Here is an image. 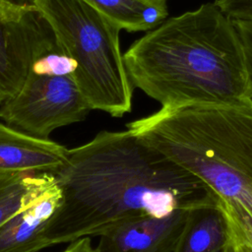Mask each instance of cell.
<instances>
[{"label":"cell","instance_id":"obj_1","mask_svg":"<svg viewBox=\"0 0 252 252\" xmlns=\"http://www.w3.org/2000/svg\"><path fill=\"white\" fill-rule=\"evenodd\" d=\"M53 175L61 201L44 229L50 245L99 236L125 219L163 217L218 197L128 129L101 131L68 150L64 165Z\"/></svg>","mask_w":252,"mask_h":252},{"label":"cell","instance_id":"obj_2","mask_svg":"<svg viewBox=\"0 0 252 252\" xmlns=\"http://www.w3.org/2000/svg\"><path fill=\"white\" fill-rule=\"evenodd\" d=\"M123 59L133 87L161 106L252 102L239 41L215 2L163 21Z\"/></svg>","mask_w":252,"mask_h":252},{"label":"cell","instance_id":"obj_3","mask_svg":"<svg viewBox=\"0 0 252 252\" xmlns=\"http://www.w3.org/2000/svg\"><path fill=\"white\" fill-rule=\"evenodd\" d=\"M126 128L220 198L252 213V102L161 106Z\"/></svg>","mask_w":252,"mask_h":252},{"label":"cell","instance_id":"obj_4","mask_svg":"<svg viewBox=\"0 0 252 252\" xmlns=\"http://www.w3.org/2000/svg\"><path fill=\"white\" fill-rule=\"evenodd\" d=\"M51 27L91 110L122 117L132 109L134 87L119 45L120 28L84 0H31Z\"/></svg>","mask_w":252,"mask_h":252},{"label":"cell","instance_id":"obj_5","mask_svg":"<svg viewBox=\"0 0 252 252\" xmlns=\"http://www.w3.org/2000/svg\"><path fill=\"white\" fill-rule=\"evenodd\" d=\"M90 110L73 74L51 72L42 56L20 91L0 104V119L32 137L49 139L55 129L84 120Z\"/></svg>","mask_w":252,"mask_h":252},{"label":"cell","instance_id":"obj_6","mask_svg":"<svg viewBox=\"0 0 252 252\" xmlns=\"http://www.w3.org/2000/svg\"><path fill=\"white\" fill-rule=\"evenodd\" d=\"M58 46L51 27L31 0H0V97L15 95L35 61Z\"/></svg>","mask_w":252,"mask_h":252},{"label":"cell","instance_id":"obj_7","mask_svg":"<svg viewBox=\"0 0 252 252\" xmlns=\"http://www.w3.org/2000/svg\"><path fill=\"white\" fill-rule=\"evenodd\" d=\"M194 208L178 209L163 217L140 215L119 220L99 235L100 240L95 250L176 252Z\"/></svg>","mask_w":252,"mask_h":252},{"label":"cell","instance_id":"obj_8","mask_svg":"<svg viewBox=\"0 0 252 252\" xmlns=\"http://www.w3.org/2000/svg\"><path fill=\"white\" fill-rule=\"evenodd\" d=\"M67 156L68 149L50 139L32 137L0 123V174H54Z\"/></svg>","mask_w":252,"mask_h":252},{"label":"cell","instance_id":"obj_9","mask_svg":"<svg viewBox=\"0 0 252 252\" xmlns=\"http://www.w3.org/2000/svg\"><path fill=\"white\" fill-rule=\"evenodd\" d=\"M60 201L61 191L57 185L0 224V252H37L50 246L44 229Z\"/></svg>","mask_w":252,"mask_h":252},{"label":"cell","instance_id":"obj_10","mask_svg":"<svg viewBox=\"0 0 252 252\" xmlns=\"http://www.w3.org/2000/svg\"><path fill=\"white\" fill-rule=\"evenodd\" d=\"M230 245L229 222L218 196L192 210L176 252H224Z\"/></svg>","mask_w":252,"mask_h":252},{"label":"cell","instance_id":"obj_11","mask_svg":"<svg viewBox=\"0 0 252 252\" xmlns=\"http://www.w3.org/2000/svg\"><path fill=\"white\" fill-rule=\"evenodd\" d=\"M57 186L51 173L0 174V224Z\"/></svg>","mask_w":252,"mask_h":252},{"label":"cell","instance_id":"obj_12","mask_svg":"<svg viewBox=\"0 0 252 252\" xmlns=\"http://www.w3.org/2000/svg\"><path fill=\"white\" fill-rule=\"evenodd\" d=\"M100 12L121 30L150 31L167 17L166 4L150 0H84Z\"/></svg>","mask_w":252,"mask_h":252},{"label":"cell","instance_id":"obj_13","mask_svg":"<svg viewBox=\"0 0 252 252\" xmlns=\"http://www.w3.org/2000/svg\"><path fill=\"white\" fill-rule=\"evenodd\" d=\"M230 22L239 41L252 101V0H215Z\"/></svg>","mask_w":252,"mask_h":252},{"label":"cell","instance_id":"obj_14","mask_svg":"<svg viewBox=\"0 0 252 252\" xmlns=\"http://www.w3.org/2000/svg\"><path fill=\"white\" fill-rule=\"evenodd\" d=\"M233 236L252 245V213L240 204L220 198Z\"/></svg>","mask_w":252,"mask_h":252},{"label":"cell","instance_id":"obj_15","mask_svg":"<svg viewBox=\"0 0 252 252\" xmlns=\"http://www.w3.org/2000/svg\"><path fill=\"white\" fill-rule=\"evenodd\" d=\"M62 252H96L95 248H93L90 238L82 237L70 243V245Z\"/></svg>","mask_w":252,"mask_h":252},{"label":"cell","instance_id":"obj_16","mask_svg":"<svg viewBox=\"0 0 252 252\" xmlns=\"http://www.w3.org/2000/svg\"><path fill=\"white\" fill-rule=\"evenodd\" d=\"M231 233V230H230ZM231 244L233 248V252H252V245L236 238L231 233Z\"/></svg>","mask_w":252,"mask_h":252},{"label":"cell","instance_id":"obj_17","mask_svg":"<svg viewBox=\"0 0 252 252\" xmlns=\"http://www.w3.org/2000/svg\"><path fill=\"white\" fill-rule=\"evenodd\" d=\"M150 1L157 2V3H160V4H166V1H167V0H150Z\"/></svg>","mask_w":252,"mask_h":252},{"label":"cell","instance_id":"obj_18","mask_svg":"<svg viewBox=\"0 0 252 252\" xmlns=\"http://www.w3.org/2000/svg\"><path fill=\"white\" fill-rule=\"evenodd\" d=\"M224 252H233V248H232V244L230 245V247L229 248H227Z\"/></svg>","mask_w":252,"mask_h":252},{"label":"cell","instance_id":"obj_19","mask_svg":"<svg viewBox=\"0 0 252 252\" xmlns=\"http://www.w3.org/2000/svg\"><path fill=\"white\" fill-rule=\"evenodd\" d=\"M3 101H4V100H3V98H1V97H0V104H1Z\"/></svg>","mask_w":252,"mask_h":252},{"label":"cell","instance_id":"obj_20","mask_svg":"<svg viewBox=\"0 0 252 252\" xmlns=\"http://www.w3.org/2000/svg\"><path fill=\"white\" fill-rule=\"evenodd\" d=\"M7 1H13V0H7Z\"/></svg>","mask_w":252,"mask_h":252}]
</instances>
